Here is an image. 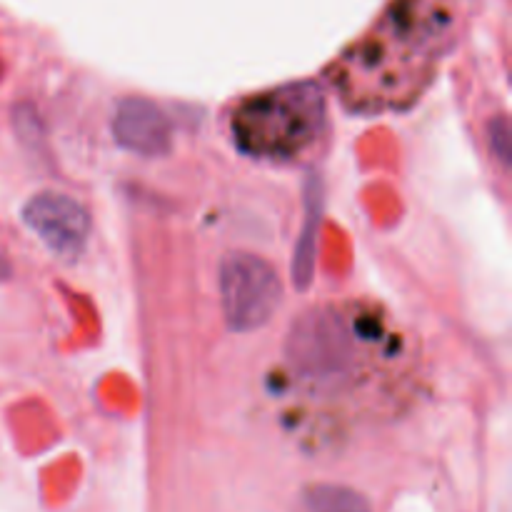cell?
I'll use <instances>...</instances> for the list:
<instances>
[{
    "mask_svg": "<svg viewBox=\"0 0 512 512\" xmlns=\"http://www.w3.org/2000/svg\"><path fill=\"white\" fill-rule=\"evenodd\" d=\"M325 123V100L318 85L295 83L245 100L233 115L240 150L255 158H295L313 145Z\"/></svg>",
    "mask_w": 512,
    "mask_h": 512,
    "instance_id": "cell-1",
    "label": "cell"
},
{
    "mask_svg": "<svg viewBox=\"0 0 512 512\" xmlns=\"http://www.w3.org/2000/svg\"><path fill=\"white\" fill-rule=\"evenodd\" d=\"M285 358L310 383L330 385L345 378L355 360V338L348 320L333 308L305 310L290 328Z\"/></svg>",
    "mask_w": 512,
    "mask_h": 512,
    "instance_id": "cell-2",
    "label": "cell"
},
{
    "mask_svg": "<svg viewBox=\"0 0 512 512\" xmlns=\"http://www.w3.org/2000/svg\"><path fill=\"white\" fill-rule=\"evenodd\" d=\"M225 320L238 333L260 328L278 310L283 285L268 260L250 253H230L220 268Z\"/></svg>",
    "mask_w": 512,
    "mask_h": 512,
    "instance_id": "cell-3",
    "label": "cell"
},
{
    "mask_svg": "<svg viewBox=\"0 0 512 512\" xmlns=\"http://www.w3.org/2000/svg\"><path fill=\"white\" fill-rule=\"evenodd\" d=\"M23 220L48 250L58 258L75 260L85 250L90 235L88 210L78 200L60 193H40L28 200Z\"/></svg>",
    "mask_w": 512,
    "mask_h": 512,
    "instance_id": "cell-4",
    "label": "cell"
},
{
    "mask_svg": "<svg viewBox=\"0 0 512 512\" xmlns=\"http://www.w3.org/2000/svg\"><path fill=\"white\" fill-rule=\"evenodd\" d=\"M113 135L125 150L138 155H165L170 150V123L158 105L128 98L113 115Z\"/></svg>",
    "mask_w": 512,
    "mask_h": 512,
    "instance_id": "cell-5",
    "label": "cell"
},
{
    "mask_svg": "<svg viewBox=\"0 0 512 512\" xmlns=\"http://www.w3.org/2000/svg\"><path fill=\"white\" fill-rule=\"evenodd\" d=\"M300 512H373V505L345 485H310L300 498Z\"/></svg>",
    "mask_w": 512,
    "mask_h": 512,
    "instance_id": "cell-6",
    "label": "cell"
},
{
    "mask_svg": "<svg viewBox=\"0 0 512 512\" xmlns=\"http://www.w3.org/2000/svg\"><path fill=\"white\" fill-rule=\"evenodd\" d=\"M318 225H320V188H318V180H315V190L313 193H308V213H305L303 238L298 240V250H295V263H293L295 283H298L300 288H305V285L310 283V278H313Z\"/></svg>",
    "mask_w": 512,
    "mask_h": 512,
    "instance_id": "cell-7",
    "label": "cell"
},
{
    "mask_svg": "<svg viewBox=\"0 0 512 512\" xmlns=\"http://www.w3.org/2000/svg\"><path fill=\"white\" fill-rule=\"evenodd\" d=\"M490 133H493V150L498 153V158L503 160V163H508L510 158V128H508V120L505 118H498L493 120V125H490Z\"/></svg>",
    "mask_w": 512,
    "mask_h": 512,
    "instance_id": "cell-8",
    "label": "cell"
}]
</instances>
